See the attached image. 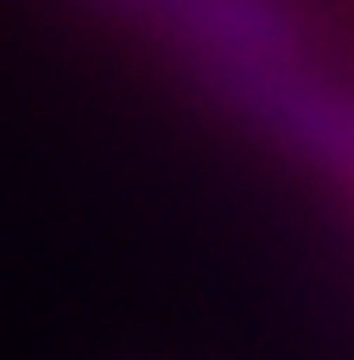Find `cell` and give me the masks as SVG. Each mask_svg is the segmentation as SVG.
<instances>
[{
    "mask_svg": "<svg viewBox=\"0 0 354 360\" xmlns=\"http://www.w3.org/2000/svg\"><path fill=\"white\" fill-rule=\"evenodd\" d=\"M82 6L177 44L190 57L196 82L310 57V32L291 0H82Z\"/></svg>",
    "mask_w": 354,
    "mask_h": 360,
    "instance_id": "cell-1",
    "label": "cell"
}]
</instances>
